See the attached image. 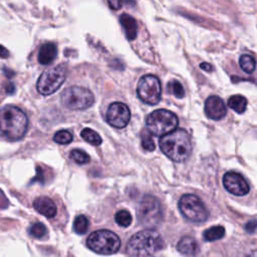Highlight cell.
Segmentation results:
<instances>
[{"label": "cell", "mask_w": 257, "mask_h": 257, "mask_svg": "<svg viewBox=\"0 0 257 257\" xmlns=\"http://www.w3.org/2000/svg\"><path fill=\"white\" fill-rule=\"evenodd\" d=\"M159 145L162 152L177 163L185 162L192 152L191 138L185 129H176L161 137Z\"/></svg>", "instance_id": "cell-2"}, {"label": "cell", "mask_w": 257, "mask_h": 257, "mask_svg": "<svg viewBox=\"0 0 257 257\" xmlns=\"http://www.w3.org/2000/svg\"><path fill=\"white\" fill-rule=\"evenodd\" d=\"M71 158L75 163H77L79 165H86V164L90 163V161H91L90 156L85 151L78 150V149L73 150L71 152Z\"/></svg>", "instance_id": "cell-25"}, {"label": "cell", "mask_w": 257, "mask_h": 257, "mask_svg": "<svg viewBox=\"0 0 257 257\" xmlns=\"http://www.w3.org/2000/svg\"><path fill=\"white\" fill-rule=\"evenodd\" d=\"M225 235V229L222 226H214L211 227L209 229H207L204 234L203 237L206 241H216V240H220L224 237Z\"/></svg>", "instance_id": "cell-19"}, {"label": "cell", "mask_w": 257, "mask_h": 257, "mask_svg": "<svg viewBox=\"0 0 257 257\" xmlns=\"http://www.w3.org/2000/svg\"><path fill=\"white\" fill-rule=\"evenodd\" d=\"M115 220L121 227H129L133 221V217L129 211L121 210L116 214Z\"/></svg>", "instance_id": "cell-24"}, {"label": "cell", "mask_w": 257, "mask_h": 257, "mask_svg": "<svg viewBox=\"0 0 257 257\" xmlns=\"http://www.w3.org/2000/svg\"><path fill=\"white\" fill-rule=\"evenodd\" d=\"M63 105L75 111H84L91 108L95 103L94 94L84 87H70L62 94Z\"/></svg>", "instance_id": "cell-7"}, {"label": "cell", "mask_w": 257, "mask_h": 257, "mask_svg": "<svg viewBox=\"0 0 257 257\" xmlns=\"http://www.w3.org/2000/svg\"><path fill=\"white\" fill-rule=\"evenodd\" d=\"M81 136L86 142L90 143L93 146H100L103 142L101 136L97 132H95L94 130H92L90 128L84 129L81 133Z\"/></svg>", "instance_id": "cell-20"}, {"label": "cell", "mask_w": 257, "mask_h": 257, "mask_svg": "<svg viewBox=\"0 0 257 257\" xmlns=\"http://www.w3.org/2000/svg\"><path fill=\"white\" fill-rule=\"evenodd\" d=\"M29 231H30V234L35 238H44L48 234L47 227L43 223H40V222L34 223L30 227Z\"/></svg>", "instance_id": "cell-28"}, {"label": "cell", "mask_w": 257, "mask_h": 257, "mask_svg": "<svg viewBox=\"0 0 257 257\" xmlns=\"http://www.w3.org/2000/svg\"><path fill=\"white\" fill-rule=\"evenodd\" d=\"M88 247L102 255H112L121 247L120 237L110 230H98L93 232L87 239Z\"/></svg>", "instance_id": "cell-4"}, {"label": "cell", "mask_w": 257, "mask_h": 257, "mask_svg": "<svg viewBox=\"0 0 257 257\" xmlns=\"http://www.w3.org/2000/svg\"><path fill=\"white\" fill-rule=\"evenodd\" d=\"M168 91L178 99H182L185 96V90L180 82L173 80L168 84Z\"/></svg>", "instance_id": "cell-27"}, {"label": "cell", "mask_w": 257, "mask_h": 257, "mask_svg": "<svg viewBox=\"0 0 257 257\" xmlns=\"http://www.w3.org/2000/svg\"><path fill=\"white\" fill-rule=\"evenodd\" d=\"M205 114L214 121H219L227 115V108L221 98L218 96L209 97L205 102Z\"/></svg>", "instance_id": "cell-13"}, {"label": "cell", "mask_w": 257, "mask_h": 257, "mask_svg": "<svg viewBox=\"0 0 257 257\" xmlns=\"http://www.w3.org/2000/svg\"><path fill=\"white\" fill-rule=\"evenodd\" d=\"M34 207L39 213H41L42 215L50 219L56 217L58 213V208L56 203L51 198H48V197L37 198L34 202Z\"/></svg>", "instance_id": "cell-14"}, {"label": "cell", "mask_w": 257, "mask_h": 257, "mask_svg": "<svg viewBox=\"0 0 257 257\" xmlns=\"http://www.w3.org/2000/svg\"><path fill=\"white\" fill-rule=\"evenodd\" d=\"M245 257H257V250H254L252 252H250L248 255H246Z\"/></svg>", "instance_id": "cell-33"}, {"label": "cell", "mask_w": 257, "mask_h": 257, "mask_svg": "<svg viewBox=\"0 0 257 257\" xmlns=\"http://www.w3.org/2000/svg\"><path fill=\"white\" fill-rule=\"evenodd\" d=\"M177 249L180 253L189 257H194L199 252V246L197 241L190 236H185L181 238L177 244Z\"/></svg>", "instance_id": "cell-15"}, {"label": "cell", "mask_w": 257, "mask_h": 257, "mask_svg": "<svg viewBox=\"0 0 257 257\" xmlns=\"http://www.w3.org/2000/svg\"><path fill=\"white\" fill-rule=\"evenodd\" d=\"M9 57H10L9 51L4 46L0 45V58H2V59H8Z\"/></svg>", "instance_id": "cell-31"}, {"label": "cell", "mask_w": 257, "mask_h": 257, "mask_svg": "<svg viewBox=\"0 0 257 257\" xmlns=\"http://www.w3.org/2000/svg\"><path fill=\"white\" fill-rule=\"evenodd\" d=\"M58 56V48L53 43L45 44L41 47L40 53H39V62L41 65L48 66L52 64Z\"/></svg>", "instance_id": "cell-16"}, {"label": "cell", "mask_w": 257, "mask_h": 257, "mask_svg": "<svg viewBox=\"0 0 257 257\" xmlns=\"http://www.w3.org/2000/svg\"><path fill=\"white\" fill-rule=\"evenodd\" d=\"M164 246L162 236L153 229L136 233L128 242L126 252L130 257H150Z\"/></svg>", "instance_id": "cell-3"}, {"label": "cell", "mask_w": 257, "mask_h": 257, "mask_svg": "<svg viewBox=\"0 0 257 257\" xmlns=\"http://www.w3.org/2000/svg\"><path fill=\"white\" fill-rule=\"evenodd\" d=\"M29 129V118L16 106H7L0 110V135L9 141L22 140Z\"/></svg>", "instance_id": "cell-1"}, {"label": "cell", "mask_w": 257, "mask_h": 257, "mask_svg": "<svg viewBox=\"0 0 257 257\" xmlns=\"http://www.w3.org/2000/svg\"><path fill=\"white\" fill-rule=\"evenodd\" d=\"M138 220L145 226H156L163 219V209L160 201L151 195L143 197L137 209Z\"/></svg>", "instance_id": "cell-9"}, {"label": "cell", "mask_w": 257, "mask_h": 257, "mask_svg": "<svg viewBox=\"0 0 257 257\" xmlns=\"http://www.w3.org/2000/svg\"><path fill=\"white\" fill-rule=\"evenodd\" d=\"M244 229L248 232V233H253L255 232V230L257 229V220H251L249 222H247L245 224Z\"/></svg>", "instance_id": "cell-30"}, {"label": "cell", "mask_w": 257, "mask_h": 257, "mask_svg": "<svg viewBox=\"0 0 257 257\" xmlns=\"http://www.w3.org/2000/svg\"><path fill=\"white\" fill-rule=\"evenodd\" d=\"M239 66L246 74H252L256 67L255 60L250 55H243L239 59Z\"/></svg>", "instance_id": "cell-21"}, {"label": "cell", "mask_w": 257, "mask_h": 257, "mask_svg": "<svg viewBox=\"0 0 257 257\" xmlns=\"http://www.w3.org/2000/svg\"><path fill=\"white\" fill-rule=\"evenodd\" d=\"M68 69L66 65H59L46 70L38 80L37 90L43 96H50L56 93L66 81Z\"/></svg>", "instance_id": "cell-6"}, {"label": "cell", "mask_w": 257, "mask_h": 257, "mask_svg": "<svg viewBox=\"0 0 257 257\" xmlns=\"http://www.w3.org/2000/svg\"><path fill=\"white\" fill-rule=\"evenodd\" d=\"M89 226H90V222L85 215H80L75 219L74 230L76 233H78L80 235L87 233Z\"/></svg>", "instance_id": "cell-23"}, {"label": "cell", "mask_w": 257, "mask_h": 257, "mask_svg": "<svg viewBox=\"0 0 257 257\" xmlns=\"http://www.w3.org/2000/svg\"><path fill=\"white\" fill-rule=\"evenodd\" d=\"M107 122L114 128L123 129L127 127L131 120V112L129 107L124 103H113L110 105L107 115Z\"/></svg>", "instance_id": "cell-11"}, {"label": "cell", "mask_w": 257, "mask_h": 257, "mask_svg": "<svg viewBox=\"0 0 257 257\" xmlns=\"http://www.w3.org/2000/svg\"><path fill=\"white\" fill-rule=\"evenodd\" d=\"M179 124L178 117L168 110H156L151 113L147 120V129L158 137H163L174 130Z\"/></svg>", "instance_id": "cell-5"}, {"label": "cell", "mask_w": 257, "mask_h": 257, "mask_svg": "<svg viewBox=\"0 0 257 257\" xmlns=\"http://www.w3.org/2000/svg\"><path fill=\"white\" fill-rule=\"evenodd\" d=\"M200 68H201L203 71H205V72H212V70H213L212 66L209 65V64H207V63L201 64V65H200Z\"/></svg>", "instance_id": "cell-32"}, {"label": "cell", "mask_w": 257, "mask_h": 257, "mask_svg": "<svg viewBox=\"0 0 257 257\" xmlns=\"http://www.w3.org/2000/svg\"><path fill=\"white\" fill-rule=\"evenodd\" d=\"M179 209L182 215L191 222H205L209 216V211L203 201L194 194L183 195L179 201Z\"/></svg>", "instance_id": "cell-8"}, {"label": "cell", "mask_w": 257, "mask_h": 257, "mask_svg": "<svg viewBox=\"0 0 257 257\" xmlns=\"http://www.w3.org/2000/svg\"><path fill=\"white\" fill-rule=\"evenodd\" d=\"M227 105L230 109H232L237 114H243L247 107V100L242 96L236 95L229 98Z\"/></svg>", "instance_id": "cell-18"}, {"label": "cell", "mask_w": 257, "mask_h": 257, "mask_svg": "<svg viewBox=\"0 0 257 257\" xmlns=\"http://www.w3.org/2000/svg\"><path fill=\"white\" fill-rule=\"evenodd\" d=\"M223 185L229 193L236 196H243L250 190L244 177L236 172L226 173L223 177Z\"/></svg>", "instance_id": "cell-12"}, {"label": "cell", "mask_w": 257, "mask_h": 257, "mask_svg": "<svg viewBox=\"0 0 257 257\" xmlns=\"http://www.w3.org/2000/svg\"><path fill=\"white\" fill-rule=\"evenodd\" d=\"M108 4L113 11H119L124 5L134 6L135 2L134 0H108Z\"/></svg>", "instance_id": "cell-29"}, {"label": "cell", "mask_w": 257, "mask_h": 257, "mask_svg": "<svg viewBox=\"0 0 257 257\" xmlns=\"http://www.w3.org/2000/svg\"><path fill=\"white\" fill-rule=\"evenodd\" d=\"M139 99L150 106L157 105L162 96V85L158 77L146 75L141 78L137 88Z\"/></svg>", "instance_id": "cell-10"}, {"label": "cell", "mask_w": 257, "mask_h": 257, "mask_svg": "<svg viewBox=\"0 0 257 257\" xmlns=\"http://www.w3.org/2000/svg\"><path fill=\"white\" fill-rule=\"evenodd\" d=\"M74 137H73V134L68 131V130H62V131H59L55 134L54 136V141L57 143V144H60V145H67V144H70L72 143Z\"/></svg>", "instance_id": "cell-26"}, {"label": "cell", "mask_w": 257, "mask_h": 257, "mask_svg": "<svg viewBox=\"0 0 257 257\" xmlns=\"http://www.w3.org/2000/svg\"><path fill=\"white\" fill-rule=\"evenodd\" d=\"M120 23L122 28L124 29L127 39L130 41L135 40L138 36V25L136 20L131 16L124 14L120 18Z\"/></svg>", "instance_id": "cell-17"}, {"label": "cell", "mask_w": 257, "mask_h": 257, "mask_svg": "<svg viewBox=\"0 0 257 257\" xmlns=\"http://www.w3.org/2000/svg\"><path fill=\"white\" fill-rule=\"evenodd\" d=\"M141 143H142V147L144 150L149 151V152H153L156 149V145L153 139V134L148 130V129H144L141 133Z\"/></svg>", "instance_id": "cell-22"}]
</instances>
